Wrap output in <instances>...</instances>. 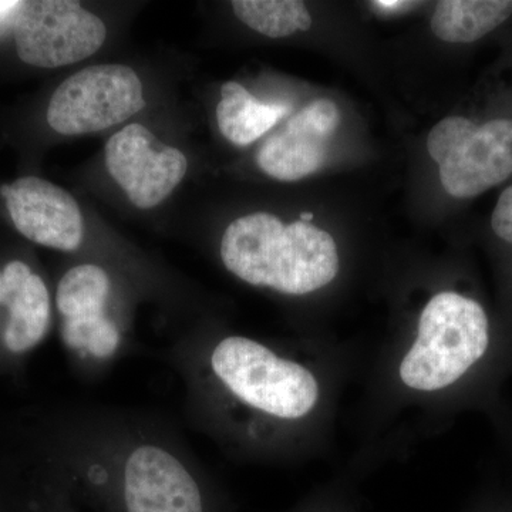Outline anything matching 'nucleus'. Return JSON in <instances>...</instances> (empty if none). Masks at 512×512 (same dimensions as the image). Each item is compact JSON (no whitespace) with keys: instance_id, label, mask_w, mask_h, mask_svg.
Returning <instances> with one entry per match:
<instances>
[{"instance_id":"f257e3e1","label":"nucleus","mask_w":512,"mask_h":512,"mask_svg":"<svg viewBox=\"0 0 512 512\" xmlns=\"http://www.w3.org/2000/svg\"><path fill=\"white\" fill-rule=\"evenodd\" d=\"M59 474L96 512H222L194 453L167 421L76 406L59 436Z\"/></svg>"},{"instance_id":"f03ea898","label":"nucleus","mask_w":512,"mask_h":512,"mask_svg":"<svg viewBox=\"0 0 512 512\" xmlns=\"http://www.w3.org/2000/svg\"><path fill=\"white\" fill-rule=\"evenodd\" d=\"M167 359L184 384L188 420L204 429L238 410L258 420L295 421L318 402L311 370L245 336L211 345L184 336L168 348Z\"/></svg>"},{"instance_id":"7ed1b4c3","label":"nucleus","mask_w":512,"mask_h":512,"mask_svg":"<svg viewBox=\"0 0 512 512\" xmlns=\"http://www.w3.org/2000/svg\"><path fill=\"white\" fill-rule=\"evenodd\" d=\"M222 264L241 281L301 296L329 285L339 272L335 239L311 222L285 225L268 212L229 224L222 235Z\"/></svg>"},{"instance_id":"20e7f679","label":"nucleus","mask_w":512,"mask_h":512,"mask_svg":"<svg viewBox=\"0 0 512 512\" xmlns=\"http://www.w3.org/2000/svg\"><path fill=\"white\" fill-rule=\"evenodd\" d=\"M493 340L483 303L464 293H437L421 312L419 335L404 356L400 377L421 392L446 389L483 365Z\"/></svg>"},{"instance_id":"39448f33","label":"nucleus","mask_w":512,"mask_h":512,"mask_svg":"<svg viewBox=\"0 0 512 512\" xmlns=\"http://www.w3.org/2000/svg\"><path fill=\"white\" fill-rule=\"evenodd\" d=\"M56 309L60 340L80 379H101L130 352V329L114 309L113 279L104 266L67 269L57 284Z\"/></svg>"},{"instance_id":"423d86ee","label":"nucleus","mask_w":512,"mask_h":512,"mask_svg":"<svg viewBox=\"0 0 512 512\" xmlns=\"http://www.w3.org/2000/svg\"><path fill=\"white\" fill-rule=\"evenodd\" d=\"M427 150L450 197H480L512 178V114L446 117L430 131Z\"/></svg>"},{"instance_id":"0eeeda50","label":"nucleus","mask_w":512,"mask_h":512,"mask_svg":"<svg viewBox=\"0 0 512 512\" xmlns=\"http://www.w3.org/2000/svg\"><path fill=\"white\" fill-rule=\"evenodd\" d=\"M146 107L143 83L123 64H97L64 80L49 103L47 123L63 136L96 133Z\"/></svg>"},{"instance_id":"6e6552de","label":"nucleus","mask_w":512,"mask_h":512,"mask_svg":"<svg viewBox=\"0 0 512 512\" xmlns=\"http://www.w3.org/2000/svg\"><path fill=\"white\" fill-rule=\"evenodd\" d=\"M16 50L30 66L55 69L82 62L103 46V20L72 0L20 2L15 23Z\"/></svg>"},{"instance_id":"1a4fd4ad","label":"nucleus","mask_w":512,"mask_h":512,"mask_svg":"<svg viewBox=\"0 0 512 512\" xmlns=\"http://www.w3.org/2000/svg\"><path fill=\"white\" fill-rule=\"evenodd\" d=\"M141 124H128L110 138L106 165L111 177L138 208L156 207L183 181L188 161L180 150L160 144Z\"/></svg>"},{"instance_id":"9d476101","label":"nucleus","mask_w":512,"mask_h":512,"mask_svg":"<svg viewBox=\"0 0 512 512\" xmlns=\"http://www.w3.org/2000/svg\"><path fill=\"white\" fill-rule=\"evenodd\" d=\"M2 195L13 224L29 241L64 252L82 247V212L63 188L42 178L25 177L3 185Z\"/></svg>"},{"instance_id":"9b49d317","label":"nucleus","mask_w":512,"mask_h":512,"mask_svg":"<svg viewBox=\"0 0 512 512\" xmlns=\"http://www.w3.org/2000/svg\"><path fill=\"white\" fill-rule=\"evenodd\" d=\"M340 120L339 107L332 100L313 101L266 140L256 156L259 168L286 183L318 173L328 160L329 138Z\"/></svg>"},{"instance_id":"f8f14e48","label":"nucleus","mask_w":512,"mask_h":512,"mask_svg":"<svg viewBox=\"0 0 512 512\" xmlns=\"http://www.w3.org/2000/svg\"><path fill=\"white\" fill-rule=\"evenodd\" d=\"M0 306L8 312L0 335L8 355H28L46 339L52 326V299L42 276L25 262L16 259L0 271Z\"/></svg>"},{"instance_id":"ddd939ff","label":"nucleus","mask_w":512,"mask_h":512,"mask_svg":"<svg viewBox=\"0 0 512 512\" xmlns=\"http://www.w3.org/2000/svg\"><path fill=\"white\" fill-rule=\"evenodd\" d=\"M512 19V0H441L436 3L431 30L453 45H471Z\"/></svg>"},{"instance_id":"4468645a","label":"nucleus","mask_w":512,"mask_h":512,"mask_svg":"<svg viewBox=\"0 0 512 512\" xmlns=\"http://www.w3.org/2000/svg\"><path fill=\"white\" fill-rule=\"evenodd\" d=\"M286 114V107L261 103L242 84L228 82L222 86L217 106L218 127L222 136L235 146L254 143Z\"/></svg>"},{"instance_id":"2eb2a0df","label":"nucleus","mask_w":512,"mask_h":512,"mask_svg":"<svg viewBox=\"0 0 512 512\" xmlns=\"http://www.w3.org/2000/svg\"><path fill=\"white\" fill-rule=\"evenodd\" d=\"M235 16L261 35L279 39L296 30L311 29L312 18L305 3L299 0H235Z\"/></svg>"},{"instance_id":"dca6fc26","label":"nucleus","mask_w":512,"mask_h":512,"mask_svg":"<svg viewBox=\"0 0 512 512\" xmlns=\"http://www.w3.org/2000/svg\"><path fill=\"white\" fill-rule=\"evenodd\" d=\"M490 229L500 244L512 251V183L501 191L490 217Z\"/></svg>"},{"instance_id":"f3484780","label":"nucleus","mask_w":512,"mask_h":512,"mask_svg":"<svg viewBox=\"0 0 512 512\" xmlns=\"http://www.w3.org/2000/svg\"><path fill=\"white\" fill-rule=\"evenodd\" d=\"M77 504H79V501H77L72 488L59 474V478L53 484L52 491H50L46 512H79Z\"/></svg>"},{"instance_id":"a211bd4d","label":"nucleus","mask_w":512,"mask_h":512,"mask_svg":"<svg viewBox=\"0 0 512 512\" xmlns=\"http://www.w3.org/2000/svg\"><path fill=\"white\" fill-rule=\"evenodd\" d=\"M19 6L20 2H0V29L8 23L13 26Z\"/></svg>"},{"instance_id":"6ab92c4d","label":"nucleus","mask_w":512,"mask_h":512,"mask_svg":"<svg viewBox=\"0 0 512 512\" xmlns=\"http://www.w3.org/2000/svg\"><path fill=\"white\" fill-rule=\"evenodd\" d=\"M416 5L412 2H402V0H377L375 6L384 12H399V10L407 9L409 6Z\"/></svg>"},{"instance_id":"aec40b11","label":"nucleus","mask_w":512,"mask_h":512,"mask_svg":"<svg viewBox=\"0 0 512 512\" xmlns=\"http://www.w3.org/2000/svg\"><path fill=\"white\" fill-rule=\"evenodd\" d=\"M483 512H512V503L488 505V507L484 508Z\"/></svg>"},{"instance_id":"412c9836","label":"nucleus","mask_w":512,"mask_h":512,"mask_svg":"<svg viewBox=\"0 0 512 512\" xmlns=\"http://www.w3.org/2000/svg\"><path fill=\"white\" fill-rule=\"evenodd\" d=\"M313 220L312 212H302L301 221L303 222H311Z\"/></svg>"}]
</instances>
